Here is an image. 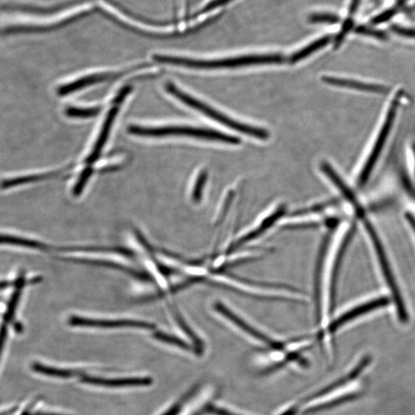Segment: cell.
<instances>
[{
    "label": "cell",
    "instance_id": "obj_1",
    "mask_svg": "<svg viewBox=\"0 0 415 415\" xmlns=\"http://www.w3.org/2000/svg\"><path fill=\"white\" fill-rule=\"evenodd\" d=\"M353 233V225L344 223L327 236L318 265L316 278L317 316L325 327L333 317L338 272L347 243Z\"/></svg>",
    "mask_w": 415,
    "mask_h": 415
},
{
    "label": "cell",
    "instance_id": "obj_2",
    "mask_svg": "<svg viewBox=\"0 0 415 415\" xmlns=\"http://www.w3.org/2000/svg\"><path fill=\"white\" fill-rule=\"evenodd\" d=\"M97 10L96 0H85L53 10L6 8L1 12L5 32L40 31L60 28Z\"/></svg>",
    "mask_w": 415,
    "mask_h": 415
},
{
    "label": "cell",
    "instance_id": "obj_3",
    "mask_svg": "<svg viewBox=\"0 0 415 415\" xmlns=\"http://www.w3.org/2000/svg\"><path fill=\"white\" fill-rule=\"evenodd\" d=\"M152 58L154 61L159 63L203 70L237 68V67L263 64H279L284 61V57L279 54L250 55L216 60H196L160 54L154 55Z\"/></svg>",
    "mask_w": 415,
    "mask_h": 415
},
{
    "label": "cell",
    "instance_id": "obj_4",
    "mask_svg": "<svg viewBox=\"0 0 415 415\" xmlns=\"http://www.w3.org/2000/svg\"><path fill=\"white\" fill-rule=\"evenodd\" d=\"M165 90L172 97L180 100L181 102L190 107V108L203 113L208 117L215 120V121L226 127H229V128L233 130L259 139L267 140L270 138V133L267 130L237 122L235 119L227 117L223 113L213 109L210 105H208L201 102L200 100L181 91L175 85L171 83L165 84Z\"/></svg>",
    "mask_w": 415,
    "mask_h": 415
},
{
    "label": "cell",
    "instance_id": "obj_5",
    "mask_svg": "<svg viewBox=\"0 0 415 415\" xmlns=\"http://www.w3.org/2000/svg\"><path fill=\"white\" fill-rule=\"evenodd\" d=\"M132 135L145 137H164L170 136H185L201 139L211 140L221 143L238 145L241 140L236 136L217 130L192 128L187 126H166L159 128H146L137 125H131L128 129Z\"/></svg>",
    "mask_w": 415,
    "mask_h": 415
},
{
    "label": "cell",
    "instance_id": "obj_6",
    "mask_svg": "<svg viewBox=\"0 0 415 415\" xmlns=\"http://www.w3.org/2000/svg\"><path fill=\"white\" fill-rule=\"evenodd\" d=\"M390 299L385 296L372 297L365 299L356 304H353L347 309L341 312L336 316H333L330 323L325 327V331L321 334V338L326 336L325 334H334L343 330L344 327L352 324L367 314H372L377 310H383L389 305Z\"/></svg>",
    "mask_w": 415,
    "mask_h": 415
},
{
    "label": "cell",
    "instance_id": "obj_7",
    "mask_svg": "<svg viewBox=\"0 0 415 415\" xmlns=\"http://www.w3.org/2000/svg\"><path fill=\"white\" fill-rule=\"evenodd\" d=\"M398 107V99H396L393 100L390 108L388 110L383 128L381 129L376 142L374 143L370 155L366 160L363 169L360 173L358 180V185L359 187H363L372 175L374 166H376L381 153L384 149L387 137L389 136L394 120H396Z\"/></svg>",
    "mask_w": 415,
    "mask_h": 415
},
{
    "label": "cell",
    "instance_id": "obj_8",
    "mask_svg": "<svg viewBox=\"0 0 415 415\" xmlns=\"http://www.w3.org/2000/svg\"><path fill=\"white\" fill-rule=\"evenodd\" d=\"M72 327H99V329H121L134 327L145 330H156V325L147 321L134 319H97L72 316L68 321Z\"/></svg>",
    "mask_w": 415,
    "mask_h": 415
},
{
    "label": "cell",
    "instance_id": "obj_9",
    "mask_svg": "<svg viewBox=\"0 0 415 415\" xmlns=\"http://www.w3.org/2000/svg\"><path fill=\"white\" fill-rule=\"evenodd\" d=\"M214 310L219 314V316H223L226 321H229L232 325H235L237 329L244 333L249 334L250 337L261 341V343L270 346L272 349L276 350H283L284 349L283 343H277V341H273L267 337L263 333L256 330L255 327L247 323L241 316L239 317L235 312H232L229 307H227L223 303H216L214 305Z\"/></svg>",
    "mask_w": 415,
    "mask_h": 415
},
{
    "label": "cell",
    "instance_id": "obj_10",
    "mask_svg": "<svg viewBox=\"0 0 415 415\" xmlns=\"http://www.w3.org/2000/svg\"><path fill=\"white\" fill-rule=\"evenodd\" d=\"M119 107L115 105L112 107L108 113H107L105 121L103 124L102 129L100 130L99 137L93 146L92 150L90 152L85 162L88 165L94 164L103 152L104 146L108 140L110 133L112 130V125L115 122L116 117L118 115Z\"/></svg>",
    "mask_w": 415,
    "mask_h": 415
},
{
    "label": "cell",
    "instance_id": "obj_11",
    "mask_svg": "<svg viewBox=\"0 0 415 415\" xmlns=\"http://www.w3.org/2000/svg\"><path fill=\"white\" fill-rule=\"evenodd\" d=\"M321 79H323V81L327 85L340 87V88L377 93V94H386V93L389 92V89L386 86L359 82L356 81V80L332 77H323Z\"/></svg>",
    "mask_w": 415,
    "mask_h": 415
},
{
    "label": "cell",
    "instance_id": "obj_12",
    "mask_svg": "<svg viewBox=\"0 0 415 415\" xmlns=\"http://www.w3.org/2000/svg\"><path fill=\"white\" fill-rule=\"evenodd\" d=\"M117 73L112 72L96 73V74L89 75L60 87L58 90V94L65 97L71 94V93L81 90L85 88V87L108 81V80L117 78Z\"/></svg>",
    "mask_w": 415,
    "mask_h": 415
},
{
    "label": "cell",
    "instance_id": "obj_13",
    "mask_svg": "<svg viewBox=\"0 0 415 415\" xmlns=\"http://www.w3.org/2000/svg\"><path fill=\"white\" fill-rule=\"evenodd\" d=\"M50 251L59 252H88V253H115L123 256L132 258L135 252L124 247L94 246V245H70L61 247L50 246Z\"/></svg>",
    "mask_w": 415,
    "mask_h": 415
},
{
    "label": "cell",
    "instance_id": "obj_14",
    "mask_svg": "<svg viewBox=\"0 0 415 415\" xmlns=\"http://www.w3.org/2000/svg\"><path fill=\"white\" fill-rule=\"evenodd\" d=\"M61 260L65 261V262L73 263L76 264L110 267V269L112 270L128 273L129 274H130V276L142 281H145V282L153 283L152 278L150 276H149V274L141 273L134 270H131L128 267H125L118 263L108 262V261L79 258H62Z\"/></svg>",
    "mask_w": 415,
    "mask_h": 415
},
{
    "label": "cell",
    "instance_id": "obj_15",
    "mask_svg": "<svg viewBox=\"0 0 415 415\" xmlns=\"http://www.w3.org/2000/svg\"><path fill=\"white\" fill-rule=\"evenodd\" d=\"M81 381L84 383L110 387L149 386L152 383V380L150 378L108 379L85 377Z\"/></svg>",
    "mask_w": 415,
    "mask_h": 415
},
{
    "label": "cell",
    "instance_id": "obj_16",
    "mask_svg": "<svg viewBox=\"0 0 415 415\" xmlns=\"http://www.w3.org/2000/svg\"><path fill=\"white\" fill-rule=\"evenodd\" d=\"M321 170L323 172L325 175L329 178L331 182L334 184V186L340 191L343 196L349 201V203L352 204L353 206H356L358 205V199L356 196H354V193L350 188L349 185H347L343 181V179L340 177L338 174L334 170L333 167L327 162H323L321 163Z\"/></svg>",
    "mask_w": 415,
    "mask_h": 415
},
{
    "label": "cell",
    "instance_id": "obj_17",
    "mask_svg": "<svg viewBox=\"0 0 415 415\" xmlns=\"http://www.w3.org/2000/svg\"><path fill=\"white\" fill-rule=\"evenodd\" d=\"M15 282V291L12 294L8 304V307H6L5 314H3V323L2 325V330H8V325L12 323L13 318H14L19 299L20 297H21L22 291L26 284V280L24 274H20L18 279H16Z\"/></svg>",
    "mask_w": 415,
    "mask_h": 415
},
{
    "label": "cell",
    "instance_id": "obj_18",
    "mask_svg": "<svg viewBox=\"0 0 415 415\" xmlns=\"http://www.w3.org/2000/svg\"><path fill=\"white\" fill-rule=\"evenodd\" d=\"M331 40L332 37L330 36H325L316 40V41L311 43L303 49L294 53L290 58V63L292 64L296 63L301 60L310 57L313 53L323 49L325 46L329 45Z\"/></svg>",
    "mask_w": 415,
    "mask_h": 415
},
{
    "label": "cell",
    "instance_id": "obj_19",
    "mask_svg": "<svg viewBox=\"0 0 415 415\" xmlns=\"http://www.w3.org/2000/svg\"><path fill=\"white\" fill-rule=\"evenodd\" d=\"M1 243L10 245L28 247V249L40 250L43 252H49L50 245L38 241L17 237L10 235H2Z\"/></svg>",
    "mask_w": 415,
    "mask_h": 415
},
{
    "label": "cell",
    "instance_id": "obj_20",
    "mask_svg": "<svg viewBox=\"0 0 415 415\" xmlns=\"http://www.w3.org/2000/svg\"><path fill=\"white\" fill-rule=\"evenodd\" d=\"M55 173H45L39 174V175L26 176L22 177L13 178L3 181L2 183V188L10 189L11 187H15L17 185H21L24 184H28L32 183L38 182L45 179H48L50 176H54Z\"/></svg>",
    "mask_w": 415,
    "mask_h": 415
},
{
    "label": "cell",
    "instance_id": "obj_21",
    "mask_svg": "<svg viewBox=\"0 0 415 415\" xmlns=\"http://www.w3.org/2000/svg\"><path fill=\"white\" fill-rule=\"evenodd\" d=\"M32 367L33 371L48 376L70 378L72 376H76L77 374V373H76L74 371L59 370V368L46 367L39 363L33 364Z\"/></svg>",
    "mask_w": 415,
    "mask_h": 415
},
{
    "label": "cell",
    "instance_id": "obj_22",
    "mask_svg": "<svg viewBox=\"0 0 415 415\" xmlns=\"http://www.w3.org/2000/svg\"><path fill=\"white\" fill-rule=\"evenodd\" d=\"M406 1L407 0H401V2H399L396 6H394L393 8L380 13V14L376 17H374L371 20V24L379 25L389 21L391 19L396 16L397 13L401 9H403Z\"/></svg>",
    "mask_w": 415,
    "mask_h": 415
},
{
    "label": "cell",
    "instance_id": "obj_23",
    "mask_svg": "<svg viewBox=\"0 0 415 415\" xmlns=\"http://www.w3.org/2000/svg\"><path fill=\"white\" fill-rule=\"evenodd\" d=\"M153 337L157 340L163 341L165 343L177 346L180 347V349H183L185 351L192 350V347L188 344L185 343V341L176 336H170L169 334L162 332H156L154 333Z\"/></svg>",
    "mask_w": 415,
    "mask_h": 415
},
{
    "label": "cell",
    "instance_id": "obj_24",
    "mask_svg": "<svg viewBox=\"0 0 415 415\" xmlns=\"http://www.w3.org/2000/svg\"><path fill=\"white\" fill-rule=\"evenodd\" d=\"M208 178V173L206 170H202L199 174V176L196 180L195 185H194L192 199L194 203H199L201 199L203 197V192L205 188Z\"/></svg>",
    "mask_w": 415,
    "mask_h": 415
},
{
    "label": "cell",
    "instance_id": "obj_25",
    "mask_svg": "<svg viewBox=\"0 0 415 415\" xmlns=\"http://www.w3.org/2000/svg\"><path fill=\"white\" fill-rule=\"evenodd\" d=\"M100 111H101V109L99 108V107L88 109H79L76 108V107H70L65 112V115L70 118L85 119L97 116Z\"/></svg>",
    "mask_w": 415,
    "mask_h": 415
},
{
    "label": "cell",
    "instance_id": "obj_26",
    "mask_svg": "<svg viewBox=\"0 0 415 415\" xmlns=\"http://www.w3.org/2000/svg\"><path fill=\"white\" fill-rule=\"evenodd\" d=\"M340 17L332 13L317 12L313 13L309 17V21L313 24H336L340 22Z\"/></svg>",
    "mask_w": 415,
    "mask_h": 415
},
{
    "label": "cell",
    "instance_id": "obj_27",
    "mask_svg": "<svg viewBox=\"0 0 415 415\" xmlns=\"http://www.w3.org/2000/svg\"><path fill=\"white\" fill-rule=\"evenodd\" d=\"M93 170L90 166L85 168L81 173H80L79 177L78 178L77 183L72 189L73 196L78 197L81 195L83 191L85 189V186L88 183L90 179Z\"/></svg>",
    "mask_w": 415,
    "mask_h": 415
},
{
    "label": "cell",
    "instance_id": "obj_28",
    "mask_svg": "<svg viewBox=\"0 0 415 415\" xmlns=\"http://www.w3.org/2000/svg\"><path fill=\"white\" fill-rule=\"evenodd\" d=\"M356 32L359 35L370 37L374 39L381 40V41H386L388 39L385 32L376 29L368 28L365 26H360L356 29Z\"/></svg>",
    "mask_w": 415,
    "mask_h": 415
},
{
    "label": "cell",
    "instance_id": "obj_29",
    "mask_svg": "<svg viewBox=\"0 0 415 415\" xmlns=\"http://www.w3.org/2000/svg\"><path fill=\"white\" fill-rule=\"evenodd\" d=\"M391 30L398 36L415 39V29L404 28V26L393 25L391 26Z\"/></svg>",
    "mask_w": 415,
    "mask_h": 415
},
{
    "label": "cell",
    "instance_id": "obj_30",
    "mask_svg": "<svg viewBox=\"0 0 415 415\" xmlns=\"http://www.w3.org/2000/svg\"><path fill=\"white\" fill-rule=\"evenodd\" d=\"M234 196H235V192H234L233 191H230L229 193H227V195L223 203V209L222 210H221V212L219 213L217 219H216V223H220L221 221H222V219H223V218L226 215L227 212L229 211Z\"/></svg>",
    "mask_w": 415,
    "mask_h": 415
},
{
    "label": "cell",
    "instance_id": "obj_31",
    "mask_svg": "<svg viewBox=\"0 0 415 415\" xmlns=\"http://www.w3.org/2000/svg\"><path fill=\"white\" fill-rule=\"evenodd\" d=\"M231 1H232V0H212L211 2L208 3L202 10H201L200 14H205V13L219 8L221 6H223Z\"/></svg>",
    "mask_w": 415,
    "mask_h": 415
},
{
    "label": "cell",
    "instance_id": "obj_32",
    "mask_svg": "<svg viewBox=\"0 0 415 415\" xmlns=\"http://www.w3.org/2000/svg\"><path fill=\"white\" fill-rule=\"evenodd\" d=\"M132 90L131 86H125L123 89L120 90L119 94L117 96L115 99H114V104L119 105L120 103H122L124 101V99L127 96L129 95V93Z\"/></svg>",
    "mask_w": 415,
    "mask_h": 415
},
{
    "label": "cell",
    "instance_id": "obj_33",
    "mask_svg": "<svg viewBox=\"0 0 415 415\" xmlns=\"http://www.w3.org/2000/svg\"><path fill=\"white\" fill-rule=\"evenodd\" d=\"M205 411L207 413L214 415H236L229 411H225L223 409V408H219L213 405L207 406Z\"/></svg>",
    "mask_w": 415,
    "mask_h": 415
},
{
    "label": "cell",
    "instance_id": "obj_34",
    "mask_svg": "<svg viewBox=\"0 0 415 415\" xmlns=\"http://www.w3.org/2000/svg\"><path fill=\"white\" fill-rule=\"evenodd\" d=\"M361 0H352L350 6L349 15L352 17L358 11Z\"/></svg>",
    "mask_w": 415,
    "mask_h": 415
},
{
    "label": "cell",
    "instance_id": "obj_35",
    "mask_svg": "<svg viewBox=\"0 0 415 415\" xmlns=\"http://www.w3.org/2000/svg\"><path fill=\"white\" fill-rule=\"evenodd\" d=\"M181 410V405H176L170 408V409L165 413L163 415H176Z\"/></svg>",
    "mask_w": 415,
    "mask_h": 415
},
{
    "label": "cell",
    "instance_id": "obj_36",
    "mask_svg": "<svg viewBox=\"0 0 415 415\" xmlns=\"http://www.w3.org/2000/svg\"><path fill=\"white\" fill-rule=\"evenodd\" d=\"M408 224H409L412 230L414 232V235L415 237V218L412 215H408L407 217Z\"/></svg>",
    "mask_w": 415,
    "mask_h": 415
},
{
    "label": "cell",
    "instance_id": "obj_37",
    "mask_svg": "<svg viewBox=\"0 0 415 415\" xmlns=\"http://www.w3.org/2000/svg\"><path fill=\"white\" fill-rule=\"evenodd\" d=\"M23 415H63L58 414H52V413H33V414H26Z\"/></svg>",
    "mask_w": 415,
    "mask_h": 415
},
{
    "label": "cell",
    "instance_id": "obj_38",
    "mask_svg": "<svg viewBox=\"0 0 415 415\" xmlns=\"http://www.w3.org/2000/svg\"><path fill=\"white\" fill-rule=\"evenodd\" d=\"M413 153L414 157V174H415V143L413 144Z\"/></svg>",
    "mask_w": 415,
    "mask_h": 415
}]
</instances>
